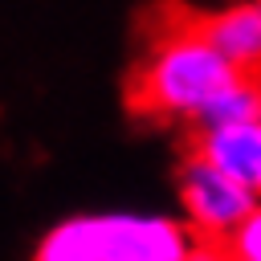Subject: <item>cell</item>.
<instances>
[{"label":"cell","instance_id":"obj_1","mask_svg":"<svg viewBox=\"0 0 261 261\" xmlns=\"http://www.w3.org/2000/svg\"><path fill=\"white\" fill-rule=\"evenodd\" d=\"M245 77L200 29V12L171 8L147 24V45L126 77V102L143 118L200 126L216 98Z\"/></svg>","mask_w":261,"mask_h":261},{"label":"cell","instance_id":"obj_2","mask_svg":"<svg viewBox=\"0 0 261 261\" xmlns=\"http://www.w3.org/2000/svg\"><path fill=\"white\" fill-rule=\"evenodd\" d=\"M98 237L106 261H216V245L171 216L106 212L98 216Z\"/></svg>","mask_w":261,"mask_h":261},{"label":"cell","instance_id":"obj_3","mask_svg":"<svg viewBox=\"0 0 261 261\" xmlns=\"http://www.w3.org/2000/svg\"><path fill=\"white\" fill-rule=\"evenodd\" d=\"M179 204H184V220L196 228V237H204L208 245H220L261 204V196L232 184L224 171H216L212 163H204L200 155L188 151L179 163Z\"/></svg>","mask_w":261,"mask_h":261},{"label":"cell","instance_id":"obj_4","mask_svg":"<svg viewBox=\"0 0 261 261\" xmlns=\"http://www.w3.org/2000/svg\"><path fill=\"white\" fill-rule=\"evenodd\" d=\"M188 151L200 155L204 163H212L216 171H224L232 184L261 196V118L200 126V130H192Z\"/></svg>","mask_w":261,"mask_h":261},{"label":"cell","instance_id":"obj_5","mask_svg":"<svg viewBox=\"0 0 261 261\" xmlns=\"http://www.w3.org/2000/svg\"><path fill=\"white\" fill-rule=\"evenodd\" d=\"M200 29L241 73H261V0H237L216 12H200Z\"/></svg>","mask_w":261,"mask_h":261},{"label":"cell","instance_id":"obj_6","mask_svg":"<svg viewBox=\"0 0 261 261\" xmlns=\"http://www.w3.org/2000/svg\"><path fill=\"white\" fill-rule=\"evenodd\" d=\"M29 261H106L102 237H98V216H69L61 224H53Z\"/></svg>","mask_w":261,"mask_h":261},{"label":"cell","instance_id":"obj_7","mask_svg":"<svg viewBox=\"0 0 261 261\" xmlns=\"http://www.w3.org/2000/svg\"><path fill=\"white\" fill-rule=\"evenodd\" d=\"M216 261H261V204L216 245Z\"/></svg>","mask_w":261,"mask_h":261}]
</instances>
